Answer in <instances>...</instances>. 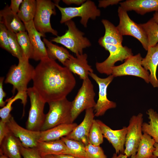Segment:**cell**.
Wrapping results in <instances>:
<instances>
[{
	"label": "cell",
	"mask_w": 158,
	"mask_h": 158,
	"mask_svg": "<svg viewBox=\"0 0 158 158\" xmlns=\"http://www.w3.org/2000/svg\"><path fill=\"white\" fill-rule=\"evenodd\" d=\"M32 80L33 87L47 103L66 98L76 84L72 72L49 58L41 60L35 68Z\"/></svg>",
	"instance_id": "6da1fadb"
},
{
	"label": "cell",
	"mask_w": 158,
	"mask_h": 158,
	"mask_svg": "<svg viewBox=\"0 0 158 158\" xmlns=\"http://www.w3.org/2000/svg\"><path fill=\"white\" fill-rule=\"evenodd\" d=\"M29 59L24 56L18 59L17 65H12L6 75L4 82L13 85L12 92L14 93L15 90L23 94L27 98V85L32 79L35 68L30 63Z\"/></svg>",
	"instance_id": "7a4b0ae2"
},
{
	"label": "cell",
	"mask_w": 158,
	"mask_h": 158,
	"mask_svg": "<svg viewBox=\"0 0 158 158\" xmlns=\"http://www.w3.org/2000/svg\"><path fill=\"white\" fill-rule=\"evenodd\" d=\"M68 28L65 33L53 37L51 42L60 44L75 53L76 56L83 53L84 49L91 45L89 40L84 36V33L76 27L72 20L65 23Z\"/></svg>",
	"instance_id": "3957f363"
},
{
	"label": "cell",
	"mask_w": 158,
	"mask_h": 158,
	"mask_svg": "<svg viewBox=\"0 0 158 158\" xmlns=\"http://www.w3.org/2000/svg\"><path fill=\"white\" fill-rule=\"evenodd\" d=\"M49 110L46 114L40 131L45 130L62 124L73 122L71 116V102L66 98L48 103Z\"/></svg>",
	"instance_id": "277c9868"
},
{
	"label": "cell",
	"mask_w": 158,
	"mask_h": 158,
	"mask_svg": "<svg viewBox=\"0 0 158 158\" xmlns=\"http://www.w3.org/2000/svg\"><path fill=\"white\" fill-rule=\"evenodd\" d=\"M59 1H55L54 3L56 7L61 13V23H65L74 18L80 17L81 18L80 23L84 27L86 28L89 19L95 20L97 17L100 16V10L92 1L87 0L78 7H66L59 6Z\"/></svg>",
	"instance_id": "5b68a950"
},
{
	"label": "cell",
	"mask_w": 158,
	"mask_h": 158,
	"mask_svg": "<svg viewBox=\"0 0 158 158\" xmlns=\"http://www.w3.org/2000/svg\"><path fill=\"white\" fill-rule=\"evenodd\" d=\"M94 86L89 77L83 80L82 85L71 102V114L73 122L84 110L93 108L96 103Z\"/></svg>",
	"instance_id": "8992f818"
},
{
	"label": "cell",
	"mask_w": 158,
	"mask_h": 158,
	"mask_svg": "<svg viewBox=\"0 0 158 158\" xmlns=\"http://www.w3.org/2000/svg\"><path fill=\"white\" fill-rule=\"evenodd\" d=\"M36 11L33 20L36 29L44 35L49 32L58 36V32L52 28L50 23L51 15L56 14L55 3L50 0H36Z\"/></svg>",
	"instance_id": "52a82bcc"
},
{
	"label": "cell",
	"mask_w": 158,
	"mask_h": 158,
	"mask_svg": "<svg viewBox=\"0 0 158 158\" xmlns=\"http://www.w3.org/2000/svg\"><path fill=\"white\" fill-rule=\"evenodd\" d=\"M27 94L30 99V107L26 123V129L40 131L46 117L44 112L46 102L33 87L28 88Z\"/></svg>",
	"instance_id": "ba28073f"
},
{
	"label": "cell",
	"mask_w": 158,
	"mask_h": 158,
	"mask_svg": "<svg viewBox=\"0 0 158 158\" xmlns=\"http://www.w3.org/2000/svg\"><path fill=\"white\" fill-rule=\"evenodd\" d=\"M99 45L109 53L108 57L104 61L95 63L97 71L101 73L111 75L112 68L116 62L119 61L122 62L133 55L131 49L126 46L104 44Z\"/></svg>",
	"instance_id": "9c48e42d"
},
{
	"label": "cell",
	"mask_w": 158,
	"mask_h": 158,
	"mask_svg": "<svg viewBox=\"0 0 158 158\" xmlns=\"http://www.w3.org/2000/svg\"><path fill=\"white\" fill-rule=\"evenodd\" d=\"M118 15L119 22L116 27L120 33L123 35H130L138 40L145 49L149 47L148 40L146 34L140 25L132 20L129 16L127 11L119 6Z\"/></svg>",
	"instance_id": "30bf717a"
},
{
	"label": "cell",
	"mask_w": 158,
	"mask_h": 158,
	"mask_svg": "<svg viewBox=\"0 0 158 158\" xmlns=\"http://www.w3.org/2000/svg\"><path fill=\"white\" fill-rule=\"evenodd\" d=\"M142 58L140 53L130 56L125 60L123 63L113 67L111 75L114 77L126 75L139 77L148 83L150 74L142 65Z\"/></svg>",
	"instance_id": "8fae6325"
},
{
	"label": "cell",
	"mask_w": 158,
	"mask_h": 158,
	"mask_svg": "<svg viewBox=\"0 0 158 158\" xmlns=\"http://www.w3.org/2000/svg\"><path fill=\"white\" fill-rule=\"evenodd\" d=\"M143 115L140 113L130 118L127 127L124 154L128 157L136 155L143 134Z\"/></svg>",
	"instance_id": "7c38bea8"
},
{
	"label": "cell",
	"mask_w": 158,
	"mask_h": 158,
	"mask_svg": "<svg viewBox=\"0 0 158 158\" xmlns=\"http://www.w3.org/2000/svg\"><path fill=\"white\" fill-rule=\"evenodd\" d=\"M89 75L96 82L99 87L98 99L93 108L94 115L96 117L101 116L108 110L116 107V103L109 100L107 96L108 87L114 77L111 75L106 78H101L93 73H90Z\"/></svg>",
	"instance_id": "4fadbf2b"
},
{
	"label": "cell",
	"mask_w": 158,
	"mask_h": 158,
	"mask_svg": "<svg viewBox=\"0 0 158 158\" xmlns=\"http://www.w3.org/2000/svg\"><path fill=\"white\" fill-rule=\"evenodd\" d=\"M10 131L21 141L22 145L27 148L36 147L40 137V131L25 129L19 126L11 116L6 123Z\"/></svg>",
	"instance_id": "5bb4252c"
},
{
	"label": "cell",
	"mask_w": 158,
	"mask_h": 158,
	"mask_svg": "<svg viewBox=\"0 0 158 158\" xmlns=\"http://www.w3.org/2000/svg\"><path fill=\"white\" fill-rule=\"evenodd\" d=\"M104 137L111 144L116 154H124L127 127H123L120 130H113L99 120H96Z\"/></svg>",
	"instance_id": "9a60e30c"
},
{
	"label": "cell",
	"mask_w": 158,
	"mask_h": 158,
	"mask_svg": "<svg viewBox=\"0 0 158 158\" xmlns=\"http://www.w3.org/2000/svg\"><path fill=\"white\" fill-rule=\"evenodd\" d=\"M34 49L33 59L36 61H41L48 58L47 48L41 37L45 35L38 32L36 29L33 20L24 23Z\"/></svg>",
	"instance_id": "2e32d148"
},
{
	"label": "cell",
	"mask_w": 158,
	"mask_h": 158,
	"mask_svg": "<svg viewBox=\"0 0 158 158\" xmlns=\"http://www.w3.org/2000/svg\"><path fill=\"white\" fill-rule=\"evenodd\" d=\"M94 111L93 108L86 110L85 117L82 122L65 137L79 141L85 146L88 144L89 132L95 116Z\"/></svg>",
	"instance_id": "e0dca14e"
},
{
	"label": "cell",
	"mask_w": 158,
	"mask_h": 158,
	"mask_svg": "<svg viewBox=\"0 0 158 158\" xmlns=\"http://www.w3.org/2000/svg\"><path fill=\"white\" fill-rule=\"evenodd\" d=\"M87 55L85 53L75 57L70 54L64 66L71 72L78 75L80 79L84 80L88 77L90 73L93 72L91 66L88 63Z\"/></svg>",
	"instance_id": "ac0fdd59"
},
{
	"label": "cell",
	"mask_w": 158,
	"mask_h": 158,
	"mask_svg": "<svg viewBox=\"0 0 158 158\" xmlns=\"http://www.w3.org/2000/svg\"><path fill=\"white\" fill-rule=\"evenodd\" d=\"M141 64L146 70L150 72L149 82L154 87H158V80L156 76L158 65V43L148 48L146 56L142 58Z\"/></svg>",
	"instance_id": "d6986e66"
},
{
	"label": "cell",
	"mask_w": 158,
	"mask_h": 158,
	"mask_svg": "<svg viewBox=\"0 0 158 158\" xmlns=\"http://www.w3.org/2000/svg\"><path fill=\"white\" fill-rule=\"evenodd\" d=\"M119 4L126 11H133L141 15L152 11L158 12V0H127Z\"/></svg>",
	"instance_id": "ffe728a7"
},
{
	"label": "cell",
	"mask_w": 158,
	"mask_h": 158,
	"mask_svg": "<svg viewBox=\"0 0 158 158\" xmlns=\"http://www.w3.org/2000/svg\"><path fill=\"white\" fill-rule=\"evenodd\" d=\"M0 22L3 23L8 30L16 33L26 30L24 23L8 4L0 11Z\"/></svg>",
	"instance_id": "44dd1931"
},
{
	"label": "cell",
	"mask_w": 158,
	"mask_h": 158,
	"mask_svg": "<svg viewBox=\"0 0 158 158\" xmlns=\"http://www.w3.org/2000/svg\"><path fill=\"white\" fill-rule=\"evenodd\" d=\"M76 123L62 124L48 130L40 131L39 142L54 141L61 139L72 132L78 126Z\"/></svg>",
	"instance_id": "7402d4cb"
},
{
	"label": "cell",
	"mask_w": 158,
	"mask_h": 158,
	"mask_svg": "<svg viewBox=\"0 0 158 158\" xmlns=\"http://www.w3.org/2000/svg\"><path fill=\"white\" fill-rule=\"evenodd\" d=\"M35 148L41 157L48 155L68 154L67 148L61 139L49 141L39 142Z\"/></svg>",
	"instance_id": "603a6c76"
},
{
	"label": "cell",
	"mask_w": 158,
	"mask_h": 158,
	"mask_svg": "<svg viewBox=\"0 0 158 158\" xmlns=\"http://www.w3.org/2000/svg\"><path fill=\"white\" fill-rule=\"evenodd\" d=\"M0 145V154L10 158H21L20 148L22 143L11 131Z\"/></svg>",
	"instance_id": "cb8c5ba5"
},
{
	"label": "cell",
	"mask_w": 158,
	"mask_h": 158,
	"mask_svg": "<svg viewBox=\"0 0 158 158\" xmlns=\"http://www.w3.org/2000/svg\"><path fill=\"white\" fill-rule=\"evenodd\" d=\"M101 22L104 26L105 32L104 35L98 40L99 44H104L122 46L123 36L116 27L106 19H102Z\"/></svg>",
	"instance_id": "d4e9b609"
},
{
	"label": "cell",
	"mask_w": 158,
	"mask_h": 158,
	"mask_svg": "<svg viewBox=\"0 0 158 158\" xmlns=\"http://www.w3.org/2000/svg\"><path fill=\"white\" fill-rule=\"evenodd\" d=\"M43 41L47 48L48 57L55 61L57 59L64 65L71 54L68 51L62 47L52 43L45 38H44Z\"/></svg>",
	"instance_id": "484cf974"
},
{
	"label": "cell",
	"mask_w": 158,
	"mask_h": 158,
	"mask_svg": "<svg viewBox=\"0 0 158 158\" xmlns=\"http://www.w3.org/2000/svg\"><path fill=\"white\" fill-rule=\"evenodd\" d=\"M143 133L135 155L136 158H147L153 155L155 149L154 140L147 133Z\"/></svg>",
	"instance_id": "4316f807"
},
{
	"label": "cell",
	"mask_w": 158,
	"mask_h": 158,
	"mask_svg": "<svg viewBox=\"0 0 158 158\" xmlns=\"http://www.w3.org/2000/svg\"><path fill=\"white\" fill-rule=\"evenodd\" d=\"M146 113L150 120L148 123H143L142 126L143 133L150 136L158 143V113L152 109L148 110Z\"/></svg>",
	"instance_id": "83f0119b"
},
{
	"label": "cell",
	"mask_w": 158,
	"mask_h": 158,
	"mask_svg": "<svg viewBox=\"0 0 158 158\" xmlns=\"http://www.w3.org/2000/svg\"><path fill=\"white\" fill-rule=\"evenodd\" d=\"M37 9L35 0H23L17 15L24 23L33 20Z\"/></svg>",
	"instance_id": "f1b7e54d"
},
{
	"label": "cell",
	"mask_w": 158,
	"mask_h": 158,
	"mask_svg": "<svg viewBox=\"0 0 158 158\" xmlns=\"http://www.w3.org/2000/svg\"><path fill=\"white\" fill-rule=\"evenodd\" d=\"M61 139L66 144L68 154L77 158H86L85 146L80 142L66 138L65 137Z\"/></svg>",
	"instance_id": "f546056e"
},
{
	"label": "cell",
	"mask_w": 158,
	"mask_h": 158,
	"mask_svg": "<svg viewBox=\"0 0 158 158\" xmlns=\"http://www.w3.org/2000/svg\"><path fill=\"white\" fill-rule=\"evenodd\" d=\"M140 25L147 36L149 47L156 45L158 42V24L152 18L146 23Z\"/></svg>",
	"instance_id": "4dcf8cb0"
},
{
	"label": "cell",
	"mask_w": 158,
	"mask_h": 158,
	"mask_svg": "<svg viewBox=\"0 0 158 158\" xmlns=\"http://www.w3.org/2000/svg\"><path fill=\"white\" fill-rule=\"evenodd\" d=\"M20 99L23 104L24 108L27 102V99L25 98L23 95L21 93L18 92L14 96L7 99V104L0 109V117L1 120L4 122L7 123L12 116L10 112L13 109L12 105L16 100Z\"/></svg>",
	"instance_id": "1f68e13d"
},
{
	"label": "cell",
	"mask_w": 158,
	"mask_h": 158,
	"mask_svg": "<svg viewBox=\"0 0 158 158\" xmlns=\"http://www.w3.org/2000/svg\"><path fill=\"white\" fill-rule=\"evenodd\" d=\"M16 34L23 56L28 59H33L34 49L28 32L26 31L21 32Z\"/></svg>",
	"instance_id": "d6a6232c"
},
{
	"label": "cell",
	"mask_w": 158,
	"mask_h": 158,
	"mask_svg": "<svg viewBox=\"0 0 158 158\" xmlns=\"http://www.w3.org/2000/svg\"><path fill=\"white\" fill-rule=\"evenodd\" d=\"M104 138L96 120L94 119L89 134V143L95 146H100L103 142Z\"/></svg>",
	"instance_id": "836d02e7"
},
{
	"label": "cell",
	"mask_w": 158,
	"mask_h": 158,
	"mask_svg": "<svg viewBox=\"0 0 158 158\" xmlns=\"http://www.w3.org/2000/svg\"><path fill=\"white\" fill-rule=\"evenodd\" d=\"M8 35L10 47L13 53V56L18 59L23 56L20 47L18 43L16 33L8 30Z\"/></svg>",
	"instance_id": "e575fe53"
},
{
	"label": "cell",
	"mask_w": 158,
	"mask_h": 158,
	"mask_svg": "<svg viewBox=\"0 0 158 158\" xmlns=\"http://www.w3.org/2000/svg\"><path fill=\"white\" fill-rule=\"evenodd\" d=\"M86 158H107L102 148L90 143L85 146Z\"/></svg>",
	"instance_id": "d590c367"
},
{
	"label": "cell",
	"mask_w": 158,
	"mask_h": 158,
	"mask_svg": "<svg viewBox=\"0 0 158 158\" xmlns=\"http://www.w3.org/2000/svg\"><path fill=\"white\" fill-rule=\"evenodd\" d=\"M8 30L4 24L0 22V46L13 55L12 52L9 45Z\"/></svg>",
	"instance_id": "8d00e7d4"
},
{
	"label": "cell",
	"mask_w": 158,
	"mask_h": 158,
	"mask_svg": "<svg viewBox=\"0 0 158 158\" xmlns=\"http://www.w3.org/2000/svg\"><path fill=\"white\" fill-rule=\"evenodd\" d=\"M20 151L23 158H41L35 147L27 148L22 145L20 147Z\"/></svg>",
	"instance_id": "74e56055"
},
{
	"label": "cell",
	"mask_w": 158,
	"mask_h": 158,
	"mask_svg": "<svg viewBox=\"0 0 158 158\" xmlns=\"http://www.w3.org/2000/svg\"><path fill=\"white\" fill-rule=\"evenodd\" d=\"M10 132L6 123L0 120V145L7 135Z\"/></svg>",
	"instance_id": "f35d334b"
},
{
	"label": "cell",
	"mask_w": 158,
	"mask_h": 158,
	"mask_svg": "<svg viewBox=\"0 0 158 158\" xmlns=\"http://www.w3.org/2000/svg\"><path fill=\"white\" fill-rule=\"evenodd\" d=\"M23 0H11L9 7L15 14H17L19 11L20 5Z\"/></svg>",
	"instance_id": "ab89813d"
},
{
	"label": "cell",
	"mask_w": 158,
	"mask_h": 158,
	"mask_svg": "<svg viewBox=\"0 0 158 158\" xmlns=\"http://www.w3.org/2000/svg\"><path fill=\"white\" fill-rule=\"evenodd\" d=\"M4 80V77L0 78V106L1 107L5 105V102L4 101V98L6 96V94L3 89V83Z\"/></svg>",
	"instance_id": "60d3db41"
},
{
	"label": "cell",
	"mask_w": 158,
	"mask_h": 158,
	"mask_svg": "<svg viewBox=\"0 0 158 158\" xmlns=\"http://www.w3.org/2000/svg\"><path fill=\"white\" fill-rule=\"evenodd\" d=\"M121 0H103L98 1V7L106 8L109 5H112L118 4Z\"/></svg>",
	"instance_id": "b9f144b4"
},
{
	"label": "cell",
	"mask_w": 158,
	"mask_h": 158,
	"mask_svg": "<svg viewBox=\"0 0 158 158\" xmlns=\"http://www.w3.org/2000/svg\"><path fill=\"white\" fill-rule=\"evenodd\" d=\"M85 0H63L62 1L68 5L75 4L78 5H81L84 3Z\"/></svg>",
	"instance_id": "7bdbcfd3"
},
{
	"label": "cell",
	"mask_w": 158,
	"mask_h": 158,
	"mask_svg": "<svg viewBox=\"0 0 158 158\" xmlns=\"http://www.w3.org/2000/svg\"><path fill=\"white\" fill-rule=\"evenodd\" d=\"M53 155L55 158H77L73 156L67 154Z\"/></svg>",
	"instance_id": "ee69618b"
},
{
	"label": "cell",
	"mask_w": 158,
	"mask_h": 158,
	"mask_svg": "<svg viewBox=\"0 0 158 158\" xmlns=\"http://www.w3.org/2000/svg\"><path fill=\"white\" fill-rule=\"evenodd\" d=\"M128 157L124 154H120L118 155H117V154L114 153L111 158H127Z\"/></svg>",
	"instance_id": "f6af8a7d"
},
{
	"label": "cell",
	"mask_w": 158,
	"mask_h": 158,
	"mask_svg": "<svg viewBox=\"0 0 158 158\" xmlns=\"http://www.w3.org/2000/svg\"><path fill=\"white\" fill-rule=\"evenodd\" d=\"M154 146L155 148V149L153 152V155L158 157V143L155 142Z\"/></svg>",
	"instance_id": "bcb514c9"
},
{
	"label": "cell",
	"mask_w": 158,
	"mask_h": 158,
	"mask_svg": "<svg viewBox=\"0 0 158 158\" xmlns=\"http://www.w3.org/2000/svg\"><path fill=\"white\" fill-rule=\"evenodd\" d=\"M152 18L158 24V12H155L153 14V16Z\"/></svg>",
	"instance_id": "7dc6e473"
},
{
	"label": "cell",
	"mask_w": 158,
	"mask_h": 158,
	"mask_svg": "<svg viewBox=\"0 0 158 158\" xmlns=\"http://www.w3.org/2000/svg\"><path fill=\"white\" fill-rule=\"evenodd\" d=\"M41 158H55L53 155H48L44 156H42Z\"/></svg>",
	"instance_id": "c3c4849f"
},
{
	"label": "cell",
	"mask_w": 158,
	"mask_h": 158,
	"mask_svg": "<svg viewBox=\"0 0 158 158\" xmlns=\"http://www.w3.org/2000/svg\"><path fill=\"white\" fill-rule=\"evenodd\" d=\"M0 154L1 156L0 157V158H10L2 154Z\"/></svg>",
	"instance_id": "681fc988"
},
{
	"label": "cell",
	"mask_w": 158,
	"mask_h": 158,
	"mask_svg": "<svg viewBox=\"0 0 158 158\" xmlns=\"http://www.w3.org/2000/svg\"><path fill=\"white\" fill-rule=\"evenodd\" d=\"M147 158H158V157L155 156L154 155H153L152 156Z\"/></svg>",
	"instance_id": "f907efd6"
},
{
	"label": "cell",
	"mask_w": 158,
	"mask_h": 158,
	"mask_svg": "<svg viewBox=\"0 0 158 158\" xmlns=\"http://www.w3.org/2000/svg\"><path fill=\"white\" fill-rule=\"evenodd\" d=\"M130 158H136L135 155H132L131 157Z\"/></svg>",
	"instance_id": "816d5d0a"
}]
</instances>
